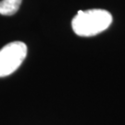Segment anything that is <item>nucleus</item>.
<instances>
[{"label": "nucleus", "instance_id": "1", "mask_svg": "<svg viewBox=\"0 0 125 125\" xmlns=\"http://www.w3.org/2000/svg\"><path fill=\"white\" fill-rule=\"evenodd\" d=\"M112 22V16L105 9L80 10L73 17L72 27L77 35L90 37L107 30Z\"/></svg>", "mask_w": 125, "mask_h": 125}, {"label": "nucleus", "instance_id": "3", "mask_svg": "<svg viewBox=\"0 0 125 125\" xmlns=\"http://www.w3.org/2000/svg\"><path fill=\"white\" fill-rule=\"evenodd\" d=\"M22 0H2L0 1V15L11 16L19 10Z\"/></svg>", "mask_w": 125, "mask_h": 125}, {"label": "nucleus", "instance_id": "2", "mask_svg": "<svg viewBox=\"0 0 125 125\" xmlns=\"http://www.w3.org/2000/svg\"><path fill=\"white\" fill-rule=\"evenodd\" d=\"M27 56V46L21 41L11 42L0 49V77L9 76L18 69Z\"/></svg>", "mask_w": 125, "mask_h": 125}]
</instances>
